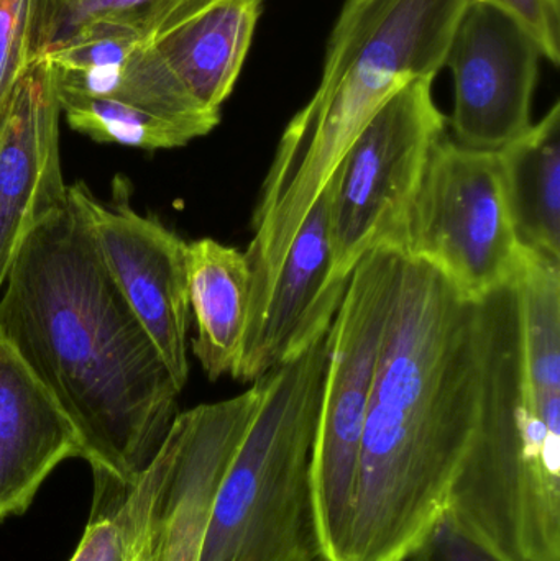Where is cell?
<instances>
[{"label": "cell", "mask_w": 560, "mask_h": 561, "mask_svg": "<svg viewBox=\"0 0 560 561\" xmlns=\"http://www.w3.org/2000/svg\"><path fill=\"white\" fill-rule=\"evenodd\" d=\"M522 391L515 283L479 299L398 253L344 561H408L493 411Z\"/></svg>", "instance_id": "obj_1"}, {"label": "cell", "mask_w": 560, "mask_h": 561, "mask_svg": "<svg viewBox=\"0 0 560 561\" xmlns=\"http://www.w3.org/2000/svg\"><path fill=\"white\" fill-rule=\"evenodd\" d=\"M0 294V333L75 425L94 477L134 483L181 391L71 197L26 237Z\"/></svg>", "instance_id": "obj_2"}, {"label": "cell", "mask_w": 560, "mask_h": 561, "mask_svg": "<svg viewBox=\"0 0 560 561\" xmlns=\"http://www.w3.org/2000/svg\"><path fill=\"white\" fill-rule=\"evenodd\" d=\"M328 358L329 332L262 376L259 409L217 494L199 561H328L312 488Z\"/></svg>", "instance_id": "obj_3"}, {"label": "cell", "mask_w": 560, "mask_h": 561, "mask_svg": "<svg viewBox=\"0 0 560 561\" xmlns=\"http://www.w3.org/2000/svg\"><path fill=\"white\" fill-rule=\"evenodd\" d=\"M398 253L380 247L351 273L329 330V358L312 451L316 523L328 561H344L368 405L393 304Z\"/></svg>", "instance_id": "obj_4"}, {"label": "cell", "mask_w": 560, "mask_h": 561, "mask_svg": "<svg viewBox=\"0 0 560 561\" xmlns=\"http://www.w3.org/2000/svg\"><path fill=\"white\" fill-rule=\"evenodd\" d=\"M387 249L433 266L470 299L515 283L525 249L506 206L499 153L444 137Z\"/></svg>", "instance_id": "obj_5"}, {"label": "cell", "mask_w": 560, "mask_h": 561, "mask_svg": "<svg viewBox=\"0 0 560 561\" xmlns=\"http://www.w3.org/2000/svg\"><path fill=\"white\" fill-rule=\"evenodd\" d=\"M433 78H418L391 94L362 128L334 174L331 240L334 275L351 273L400 229L447 117Z\"/></svg>", "instance_id": "obj_6"}, {"label": "cell", "mask_w": 560, "mask_h": 561, "mask_svg": "<svg viewBox=\"0 0 560 561\" xmlns=\"http://www.w3.org/2000/svg\"><path fill=\"white\" fill-rule=\"evenodd\" d=\"M128 190L127 180L117 176L108 203L99 201L82 181L68 186V196L88 220L115 286L183 391L190 376L187 243L157 217L138 214Z\"/></svg>", "instance_id": "obj_7"}, {"label": "cell", "mask_w": 560, "mask_h": 561, "mask_svg": "<svg viewBox=\"0 0 560 561\" xmlns=\"http://www.w3.org/2000/svg\"><path fill=\"white\" fill-rule=\"evenodd\" d=\"M263 379L242 394L178 414L151 458L155 493L141 552L148 561H199L217 494L255 417Z\"/></svg>", "instance_id": "obj_8"}, {"label": "cell", "mask_w": 560, "mask_h": 561, "mask_svg": "<svg viewBox=\"0 0 560 561\" xmlns=\"http://www.w3.org/2000/svg\"><path fill=\"white\" fill-rule=\"evenodd\" d=\"M541 56L515 16L482 0L467 2L444 61L454 76L457 144L499 151L532 127Z\"/></svg>", "instance_id": "obj_9"}, {"label": "cell", "mask_w": 560, "mask_h": 561, "mask_svg": "<svg viewBox=\"0 0 560 561\" xmlns=\"http://www.w3.org/2000/svg\"><path fill=\"white\" fill-rule=\"evenodd\" d=\"M59 117L55 69L35 59L0 117V293L26 237L68 204Z\"/></svg>", "instance_id": "obj_10"}, {"label": "cell", "mask_w": 560, "mask_h": 561, "mask_svg": "<svg viewBox=\"0 0 560 561\" xmlns=\"http://www.w3.org/2000/svg\"><path fill=\"white\" fill-rule=\"evenodd\" d=\"M334 176L306 216L283 260L253 339L233 378L253 382L308 350L331 330L348 279L334 275L331 204Z\"/></svg>", "instance_id": "obj_11"}, {"label": "cell", "mask_w": 560, "mask_h": 561, "mask_svg": "<svg viewBox=\"0 0 560 561\" xmlns=\"http://www.w3.org/2000/svg\"><path fill=\"white\" fill-rule=\"evenodd\" d=\"M56 88L153 112L196 138L219 125V112L197 104L178 82L153 43L118 28H94L48 56Z\"/></svg>", "instance_id": "obj_12"}, {"label": "cell", "mask_w": 560, "mask_h": 561, "mask_svg": "<svg viewBox=\"0 0 560 561\" xmlns=\"http://www.w3.org/2000/svg\"><path fill=\"white\" fill-rule=\"evenodd\" d=\"M68 458L84 460L75 425L0 333V523L22 516Z\"/></svg>", "instance_id": "obj_13"}, {"label": "cell", "mask_w": 560, "mask_h": 561, "mask_svg": "<svg viewBox=\"0 0 560 561\" xmlns=\"http://www.w3.org/2000/svg\"><path fill=\"white\" fill-rule=\"evenodd\" d=\"M260 13L262 0H209L153 45L187 94L220 114L249 55Z\"/></svg>", "instance_id": "obj_14"}, {"label": "cell", "mask_w": 560, "mask_h": 561, "mask_svg": "<svg viewBox=\"0 0 560 561\" xmlns=\"http://www.w3.org/2000/svg\"><path fill=\"white\" fill-rule=\"evenodd\" d=\"M245 255L214 239L187 243V296L196 319L193 353L210 381L236 376L250 320Z\"/></svg>", "instance_id": "obj_15"}, {"label": "cell", "mask_w": 560, "mask_h": 561, "mask_svg": "<svg viewBox=\"0 0 560 561\" xmlns=\"http://www.w3.org/2000/svg\"><path fill=\"white\" fill-rule=\"evenodd\" d=\"M519 245L560 263V104L499 151Z\"/></svg>", "instance_id": "obj_16"}, {"label": "cell", "mask_w": 560, "mask_h": 561, "mask_svg": "<svg viewBox=\"0 0 560 561\" xmlns=\"http://www.w3.org/2000/svg\"><path fill=\"white\" fill-rule=\"evenodd\" d=\"M209 0H36L32 61L48 58L88 30L118 28L153 43Z\"/></svg>", "instance_id": "obj_17"}, {"label": "cell", "mask_w": 560, "mask_h": 561, "mask_svg": "<svg viewBox=\"0 0 560 561\" xmlns=\"http://www.w3.org/2000/svg\"><path fill=\"white\" fill-rule=\"evenodd\" d=\"M155 478L153 461L127 486L95 478L91 519L69 561H134L147 530Z\"/></svg>", "instance_id": "obj_18"}, {"label": "cell", "mask_w": 560, "mask_h": 561, "mask_svg": "<svg viewBox=\"0 0 560 561\" xmlns=\"http://www.w3.org/2000/svg\"><path fill=\"white\" fill-rule=\"evenodd\" d=\"M56 91L69 127L98 144L157 151L186 147L196 140L186 127L153 112L59 91L58 88Z\"/></svg>", "instance_id": "obj_19"}, {"label": "cell", "mask_w": 560, "mask_h": 561, "mask_svg": "<svg viewBox=\"0 0 560 561\" xmlns=\"http://www.w3.org/2000/svg\"><path fill=\"white\" fill-rule=\"evenodd\" d=\"M36 0H0V117L32 65Z\"/></svg>", "instance_id": "obj_20"}, {"label": "cell", "mask_w": 560, "mask_h": 561, "mask_svg": "<svg viewBox=\"0 0 560 561\" xmlns=\"http://www.w3.org/2000/svg\"><path fill=\"white\" fill-rule=\"evenodd\" d=\"M505 10L528 28L542 58L560 62V0H482Z\"/></svg>", "instance_id": "obj_21"}, {"label": "cell", "mask_w": 560, "mask_h": 561, "mask_svg": "<svg viewBox=\"0 0 560 561\" xmlns=\"http://www.w3.org/2000/svg\"><path fill=\"white\" fill-rule=\"evenodd\" d=\"M408 561H502L441 519Z\"/></svg>", "instance_id": "obj_22"}, {"label": "cell", "mask_w": 560, "mask_h": 561, "mask_svg": "<svg viewBox=\"0 0 560 561\" xmlns=\"http://www.w3.org/2000/svg\"><path fill=\"white\" fill-rule=\"evenodd\" d=\"M141 542H144V540H141ZM134 561H148L147 557H145V553L141 552V546H140V550H138L137 557H135Z\"/></svg>", "instance_id": "obj_23"}]
</instances>
